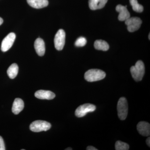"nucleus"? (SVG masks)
<instances>
[{
    "instance_id": "f257e3e1",
    "label": "nucleus",
    "mask_w": 150,
    "mask_h": 150,
    "mask_svg": "<svg viewBox=\"0 0 150 150\" xmlns=\"http://www.w3.org/2000/svg\"><path fill=\"white\" fill-rule=\"evenodd\" d=\"M106 74L103 71L97 69H92L87 71L84 75L86 81L90 82L101 80L105 78Z\"/></svg>"
},
{
    "instance_id": "f03ea898",
    "label": "nucleus",
    "mask_w": 150,
    "mask_h": 150,
    "mask_svg": "<svg viewBox=\"0 0 150 150\" xmlns=\"http://www.w3.org/2000/svg\"><path fill=\"white\" fill-rule=\"evenodd\" d=\"M130 71L134 80L137 81H142L145 74L144 63L142 61H138L135 66L131 67Z\"/></svg>"
},
{
    "instance_id": "7ed1b4c3",
    "label": "nucleus",
    "mask_w": 150,
    "mask_h": 150,
    "mask_svg": "<svg viewBox=\"0 0 150 150\" xmlns=\"http://www.w3.org/2000/svg\"><path fill=\"white\" fill-rule=\"evenodd\" d=\"M118 116L121 120L126 119L128 113V104L127 100L124 97L121 98L117 104Z\"/></svg>"
},
{
    "instance_id": "20e7f679",
    "label": "nucleus",
    "mask_w": 150,
    "mask_h": 150,
    "mask_svg": "<svg viewBox=\"0 0 150 150\" xmlns=\"http://www.w3.org/2000/svg\"><path fill=\"white\" fill-rule=\"evenodd\" d=\"M51 123L47 121L38 120L30 124V129L33 132H40L48 131L51 128Z\"/></svg>"
},
{
    "instance_id": "39448f33",
    "label": "nucleus",
    "mask_w": 150,
    "mask_h": 150,
    "mask_svg": "<svg viewBox=\"0 0 150 150\" xmlns=\"http://www.w3.org/2000/svg\"><path fill=\"white\" fill-rule=\"evenodd\" d=\"M96 109L95 105L90 103H86L81 105L76 109L75 115L78 118L83 117L88 112H93Z\"/></svg>"
},
{
    "instance_id": "423d86ee",
    "label": "nucleus",
    "mask_w": 150,
    "mask_h": 150,
    "mask_svg": "<svg viewBox=\"0 0 150 150\" xmlns=\"http://www.w3.org/2000/svg\"><path fill=\"white\" fill-rule=\"evenodd\" d=\"M66 33L63 29L57 31L54 38V42L55 48L58 51H61L64 48L65 43Z\"/></svg>"
},
{
    "instance_id": "0eeeda50",
    "label": "nucleus",
    "mask_w": 150,
    "mask_h": 150,
    "mask_svg": "<svg viewBox=\"0 0 150 150\" xmlns=\"http://www.w3.org/2000/svg\"><path fill=\"white\" fill-rule=\"evenodd\" d=\"M142 20L138 17H130L125 21L127 29L130 32H134L139 29L142 24Z\"/></svg>"
},
{
    "instance_id": "6e6552de",
    "label": "nucleus",
    "mask_w": 150,
    "mask_h": 150,
    "mask_svg": "<svg viewBox=\"0 0 150 150\" xmlns=\"http://www.w3.org/2000/svg\"><path fill=\"white\" fill-rule=\"evenodd\" d=\"M16 35L13 33H11L3 40L1 45V50L3 52H6L10 49L15 40Z\"/></svg>"
},
{
    "instance_id": "1a4fd4ad",
    "label": "nucleus",
    "mask_w": 150,
    "mask_h": 150,
    "mask_svg": "<svg viewBox=\"0 0 150 150\" xmlns=\"http://www.w3.org/2000/svg\"><path fill=\"white\" fill-rule=\"evenodd\" d=\"M116 11L119 13L118 19L120 21H125L130 17V14L127 9V6L118 5L116 7Z\"/></svg>"
},
{
    "instance_id": "9d476101",
    "label": "nucleus",
    "mask_w": 150,
    "mask_h": 150,
    "mask_svg": "<svg viewBox=\"0 0 150 150\" xmlns=\"http://www.w3.org/2000/svg\"><path fill=\"white\" fill-rule=\"evenodd\" d=\"M138 132L142 136L149 137L150 135V125L149 123L145 121H141L137 126Z\"/></svg>"
},
{
    "instance_id": "9b49d317",
    "label": "nucleus",
    "mask_w": 150,
    "mask_h": 150,
    "mask_svg": "<svg viewBox=\"0 0 150 150\" xmlns=\"http://www.w3.org/2000/svg\"><path fill=\"white\" fill-rule=\"evenodd\" d=\"M35 97L40 99L52 100L56 97L55 94L49 91H38L35 93Z\"/></svg>"
},
{
    "instance_id": "f8f14e48",
    "label": "nucleus",
    "mask_w": 150,
    "mask_h": 150,
    "mask_svg": "<svg viewBox=\"0 0 150 150\" xmlns=\"http://www.w3.org/2000/svg\"><path fill=\"white\" fill-rule=\"evenodd\" d=\"M34 48L36 53L38 56H42L44 55L45 53V43L43 39L38 38L35 40L34 43Z\"/></svg>"
},
{
    "instance_id": "ddd939ff",
    "label": "nucleus",
    "mask_w": 150,
    "mask_h": 150,
    "mask_svg": "<svg viewBox=\"0 0 150 150\" xmlns=\"http://www.w3.org/2000/svg\"><path fill=\"white\" fill-rule=\"evenodd\" d=\"M108 0H89L90 8L92 10H96L103 8Z\"/></svg>"
},
{
    "instance_id": "4468645a",
    "label": "nucleus",
    "mask_w": 150,
    "mask_h": 150,
    "mask_svg": "<svg viewBox=\"0 0 150 150\" xmlns=\"http://www.w3.org/2000/svg\"><path fill=\"white\" fill-rule=\"evenodd\" d=\"M24 107V104L23 100L21 98H16L14 101L12 110L14 114L17 115L23 110Z\"/></svg>"
},
{
    "instance_id": "2eb2a0df",
    "label": "nucleus",
    "mask_w": 150,
    "mask_h": 150,
    "mask_svg": "<svg viewBox=\"0 0 150 150\" xmlns=\"http://www.w3.org/2000/svg\"><path fill=\"white\" fill-rule=\"evenodd\" d=\"M27 1L30 6L35 8H43L48 5V0H27Z\"/></svg>"
},
{
    "instance_id": "dca6fc26",
    "label": "nucleus",
    "mask_w": 150,
    "mask_h": 150,
    "mask_svg": "<svg viewBox=\"0 0 150 150\" xmlns=\"http://www.w3.org/2000/svg\"><path fill=\"white\" fill-rule=\"evenodd\" d=\"M94 46L95 49L97 50H102L103 51H107L109 48L108 43L103 40H96L94 42Z\"/></svg>"
},
{
    "instance_id": "f3484780",
    "label": "nucleus",
    "mask_w": 150,
    "mask_h": 150,
    "mask_svg": "<svg viewBox=\"0 0 150 150\" xmlns=\"http://www.w3.org/2000/svg\"><path fill=\"white\" fill-rule=\"evenodd\" d=\"M18 72V66L16 64H13L9 67L7 72L9 77L11 79H13L16 77Z\"/></svg>"
},
{
    "instance_id": "a211bd4d",
    "label": "nucleus",
    "mask_w": 150,
    "mask_h": 150,
    "mask_svg": "<svg viewBox=\"0 0 150 150\" xmlns=\"http://www.w3.org/2000/svg\"><path fill=\"white\" fill-rule=\"evenodd\" d=\"M130 3L134 11L141 13L144 11L143 6L138 3L137 0H130Z\"/></svg>"
},
{
    "instance_id": "6ab92c4d",
    "label": "nucleus",
    "mask_w": 150,
    "mask_h": 150,
    "mask_svg": "<svg viewBox=\"0 0 150 150\" xmlns=\"http://www.w3.org/2000/svg\"><path fill=\"white\" fill-rule=\"evenodd\" d=\"M129 146L128 144L124 142L118 141L115 144V149L116 150H128Z\"/></svg>"
},
{
    "instance_id": "aec40b11",
    "label": "nucleus",
    "mask_w": 150,
    "mask_h": 150,
    "mask_svg": "<svg viewBox=\"0 0 150 150\" xmlns=\"http://www.w3.org/2000/svg\"><path fill=\"white\" fill-rule=\"evenodd\" d=\"M87 43L86 38L83 37L79 38L76 40L75 43V46L77 47H83L85 46Z\"/></svg>"
},
{
    "instance_id": "412c9836",
    "label": "nucleus",
    "mask_w": 150,
    "mask_h": 150,
    "mask_svg": "<svg viewBox=\"0 0 150 150\" xmlns=\"http://www.w3.org/2000/svg\"><path fill=\"white\" fill-rule=\"evenodd\" d=\"M5 146L2 137L0 136V150H5Z\"/></svg>"
},
{
    "instance_id": "4be33fe9",
    "label": "nucleus",
    "mask_w": 150,
    "mask_h": 150,
    "mask_svg": "<svg viewBox=\"0 0 150 150\" xmlns=\"http://www.w3.org/2000/svg\"><path fill=\"white\" fill-rule=\"evenodd\" d=\"M87 150H98V149H96V148L94 147L93 146H88L87 147Z\"/></svg>"
},
{
    "instance_id": "5701e85b",
    "label": "nucleus",
    "mask_w": 150,
    "mask_h": 150,
    "mask_svg": "<svg viewBox=\"0 0 150 150\" xmlns=\"http://www.w3.org/2000/svg\"><path fill=\"white\" fill-rule=\"evenodd\" d=\"M150 137H149L146 140V143L147 144L148 146L150 147Z\"/></svg>"
},
{
    "instance_id": "b1692460",
    "label": "nucleus",
    "mask_w": 150,
    "mask_h": 150,
    "mask_svg": "<svg viewBox=\"0 0 150 150\" xmlns=\"http://www.w3.org/2000/svg\"><path fill=\"white\" fill-rule=\"evenodd\" d=\"M3 21H3V19L1 18L0 17V25L2 24Z\"/></svg>"
},
{
    "instance_id": "393cba45",
    "label": "nucleus",
    "mask_w": 150,
    "mask_h": 150,
    "mask_svg": "<svg viewBox=\"0 0 150 150\" xmlns=\"http://www.w3.org/2000/svg\"><path fill=\"white\" fill-rule=\"evenodd\" d=\"M66 150H72V149H71V148H67V149H66Z\"/></svg>"
},
{
    "instance_id": "a878e982",
    "label": "nucleus",
    "mask_w": 150,
    "mask_h": 150,
    "mask_svg": "<svg viewBox=\"0 0 150 150\" xmlns=\"http://www.w3.org/2000/svg\"><path fill=\"white\" fill-rule=\"evenodd\" d=\"M150 34H149V40H150Z\"/></svg>"
}]
</instances>
